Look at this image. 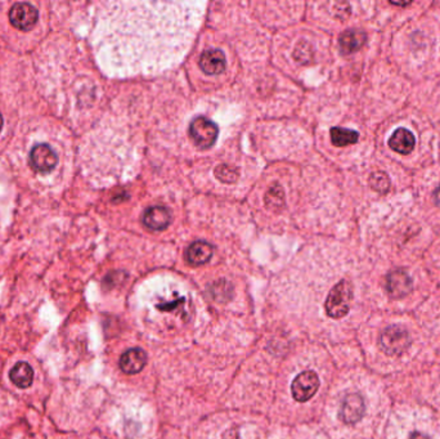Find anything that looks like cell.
Listing matches in <instances>:
<instances>
[{
  "label": "cell",
  "mask_w": 440,
  "mask_h": 439,
  "mask_svg": "<svg viewBox=\"0 0 440 439\" xmlns=\"http://www.w3.org/2000/svg\"><path fill=\"white\" fill-rule=\"evenodd\" d=\"M393 4H396V5H408L409 3H393Z\"/></svg>",
  "instance_id": "obj_24"
},
{
  "label": "cell",
  "mask_w": 440,
  "mask_h": 439,
  "mask_svg": "<svg viewBox=\"0 0 440 439\" xmlns=\"http://www.w3.org/2000/svg\"><path fill=\"white\" fill-rule=\"evenodd\" d=\"M58 164V156L53 148L47 144H36L30 152V165L38 173H51Z\"/></svg>",
  "instance_id": "obj_7"
},
{
  "label": "cell",
  "mask_w": 440,
  "mask_h": 439,
  "mask_svg": "<svg viewBox=\"0 0 440 439\" xmlns=\"http://www.w3.org/2000/svg\"><path fill=\"white\" fill-rule=\"evenodd\" d=\"M204 5L188 1L108 3L98 21L101 51L118 75L166 70L190 49Z\"/></svg>",
  "instance_id": "obj_1"
},
{
  "label": "cell",
  "mask_w": 440,
  "mask_h": 439,
  "mask_svg": "<svg viewBox=\"0 0 440 439\" xmlns=\"http://www.w3.org/2000/svg\"><path fill=\"white\" fill-rule=\"evenodd\" d=\"M387 290L393 299L407 297L412 291V280L406 271L397 269L387 275Z\"/></svg>",
  "instance_id": "obj_9"
},
{
  "label": "cell",
  "mask_w": 440,
  "mask_h": 439,
  "mask_svg": "<svg viewBox=\"0 0 440 439\" xmlns=\"http://www.w3.org/2000/svg\"><path fill=\"white\" fill-rule=\"evenodd\" d=\"M1 129H3V116L0 115V132H1Z\"/></svg>",
  "instance_id": "obj_23"
},
{
  "label": "cell",
  "mask_w": 440,
  "mask_h": 439,
  "mask_svg": "<svg viewBox=\"0 0 440 439\" xmlns=\"http://www.w3.org/2000/svg\"><path fill=\"white\" fill-rule=\"evenodd\" d=\"M370 186L372 187L376 192L385 195L390 189V178L384 172H376L370 178Z\"/></svg>",
  "instance_id": "obj_18"
},
{
  "label": "cell",
  "mask_w": 440,
  "mask_h": 439,
  "mask_svg": "<svg viewBox=\"0 0 440 439\" xmlns=\"http://www.w3.org/2000/svg\"><path fill=\"white\" fill-rule=\"evenodd\" d=\"M10 23L22 31H30L39 20V12L30 3H16L10 10Z\"/></svg>",
  "instance_id": "obj_5"
},
{
  "label": "cell",
  "mask_w": 440,
  "mask_h": 439,
  "mask_svg": "<svg viewBox=\"0 0 440 439\" xmlns=\"http://www.w3.org/2000/svg\"><path fill=\"white\" fill-rule=\"evenodd\" d=\"M147 363V354L140 348H131L125 351L120 358V367L125 373L134 375L144 369Z\"/></svg>",
  "instance_id": "obj_11"
},
{
  "label": "cell",
  "mask_w": 440,
  "mask_h": 439,
  "mask_svg": "<svg viewBox=\"0 0 440 439\" xmlns=\"http://www.w3.org/2000/svg\"><path fill=\"white\" fill-rule=\"evenodd\" d=\"M353 300V287L346 280L340 281L333 286L328 297L326 299V312L333 319H343L348 315Z\"/></svg>",
  "instance_id": "obj_2"
},
{
  "label": "cell",
  "mask_w": 440,
  "mask_h": 439,
  "mask_svg": "<svg viewBox=\"0 0 440 439\" xmlns=\"http://www.w3.org/2000/svg\"><path fill=\"white\" fill-rule=\"evenodd\" d=\"M411 338L406 329L400 326H390L384 330L380 336L381 349L390 356H399L408 349Z\"/></svg>",
  "instance_id": "obj_3"
},
{
  "label": "cell",
  "mask_w": 440,
  "mask_h": 439,
  "mask_svg": "<svg viewBox=\"0 0 440 439\" xmlns=\"http://www.w3.org/2000/svg\"><path fill=\"white\" fill-rule=\"evenodd\" d=\"M213 253L214 249L209 242L196 241L187 249L185 258L191 265H203L211 259Z\"/></svg>",
  "instance_id": "obj_14"
},
{
  "label": "cell",
  "mask_w": 440,
  "mask_h": 439,
  "mask_svg": "<svg viewBox=\"0 0 440 439\" xmlns=\"http://www.w3.org/2000/svg\"><path fill=\"white\" fill-rule=\"evenodd\" d=\"M215 176L223 183H235L238 179V173L235 168L228 165H219L215 169Z\"/></svg>",
  "instance_id": "obj_19"
},
{
  "label": "cell",
  "mask_w": 440,
  "mask_h": 439,
  "mask_svg": "<svg viewBox=\"0 0 440 439\" xmlns=\"http://www.w3.org/2000/svg\"><path fill=\"white\" fill-rule=\"evenodd\" d=\"M416 144V138L406 128H399L389 139V146L393 151L400 155H409Z\"/></svg>",
  "instance_id": "obj_13"
},
{
  "label": "cell",
  "mask_w": 440,
  "mask_h": 439,
  "mask_svg": "<svg viewBox=\"0 0 440 439\" xmlns=\"http://www.w3.org/2000/svg\"><path fill=\"white\" fill-rule=\"evenodd\" d=\"M409 439H430L428 436H425V434H422V433H419V431H416V433H412L411 436H409Z\"/></svg>",
  "instance_id": "obj_21"
},
{
  "label": "cell",
  "mask_w": 440,
  "mask_h": 439,
  "mask_svg": "<svg viewBox=\"0 0 440 439\" xmlns=\"http://www.w3.org/2000/svg\"><path fill=\"white\" fill-rule=\"evenodd\" d=\"M226 55L220 49H209L200 58V67L205 74L219 75L226 70Z\"/></svg>",
  "instance_id": "obj_10"
},
{
  "label": "cell",
  "mask_w": 440,
  "mask_h": 439,
  "mask_svg": "<svg viewBox=\"0 0 440 439\" xmlns=\"http://www.w3.org/2000/svg\"><path fill=\"white\" fill-rule=\"evenodd\" d=\"M365 34L359 30H346L339 38V46L343 55H352L359 51L365 43Z\"/></svg>",
  "instance_id": "obj_15"
},
{
  "label": "cell",
  "mask_w": 440,
  "mask_h": 439,
  "mask_svg": "<svg viewBox=\"0 0 440 439\" xmlns=\"http://www.w3.org/2000/svg\"><path fill=\"white\" fill-rule=\"evenodd\" d=\"M365 401L359 395H349L344 398L339 417L345 424H355L365 415Z\"/></svg>",
  "instance_id": "obj_8"
},
{
  "label": "cell",
  "mask_w": 440,
  "mask_h": 439,
  "mask_svg": "<svg viewBox=\"0 0 440 439\" xmlns=\"http://www.w3.org/2000/svg\"><path fill=\"white\" fill-rule=\"evenodd\" d=\"M320 388V377L313 371H304L299 373L292 384H291V393L298 402H307L313 395L317 393Z\"/></svg>",
  "instance_id": "obj_6"
},
{
  "label": "cell",
  "mask_w": 440,
  "mask_h": 439,
  "mask_svg": "<svg viewBox=\"0 0 440 439\" xmlns=\"http://www.w3.org/2000/svg\"><path fill=\"white\" fill-rule=\"evenodd\" d=\"M218 125L204 116L196 118L190 125V135L201 148L211 147L218 139Z\"/></svg>",
  "instance_id": "obj_4"
},
{
  "label": "cell",
  "mask_w": 440,
  "mask_h": 439,
  "mask_svg": "<svg viewBox=\"0 0 440 439\" xmlns=\"http://www.w3.org/2000/svg\"><path fill=\"white\" fill-rule=\"evenodd\" d=\"M172 220L170 211L164 207H152L147 209L143 215V223L152 231L165 230Z\"/></svg>",
  "instance_id": "obj_12"
},
{
  "label": "cell",
  "mask_w": 440,
  "mask_h": 439,
  "mask_svg": "<svg viewBox=\"0 0 440 439\" xmlns=\"http://www.w3.org/2000/svg\"><path fill=\"white\" fill-rule=\"evenodd\" d=\"M10 379L16 386H18L21 389H26L33 384V367L27 362H18L12 369L11 373H10Z\"/></svg>",
  "instance_id": "obj_16"
},
{
  "label": "cell",
  "mask_w": 440,
  "mask_h": 439,
  "mask_svg": "<svg viewBox=\"0 0 440 439\" xmlns=\"http://www.w3.org/2000/svg\"><path fill=\"white\" fill-rule=\"evenodd\" d=\"M434 200H435L437 205L440 208V187L435 191V194H434Z\"/></svg>",
  "instance_id": "obj_22"
},
{
  "label": "cell",
  "mask_w": 440,
  "mask_h": 439,
  "mask_svg": "<svg viewBox=\"0 0 440 439\" xmlns=\"http://www.w3.org/2000/svg\"><path fill=\"white\" fill-rule=\"evenodd\" d=\"M305 43H300V44L296 46L295 49V58L298 61H302V62H307L311 59V53L309 51H305Z\"/></svg>",
  "instance_id": "obj_20"
},
{
  "label": "cell",
  "mask_w": 440,
  "mask_h": 439,
  "mask_svg": "<svg viewBox=\"0 0 440 439\" xmlns=\"http://www.w3.org/2000/svg\"><path fill=\"white\" fill-rule=\"evenodd\" d=\"M358 139H359V134L355 131L345 129L340 127L331 129V142L336 147H346L349 144H355L358 142Z\"/></svg>",
  "instance_id": "obj_17"
}]
</instances>
